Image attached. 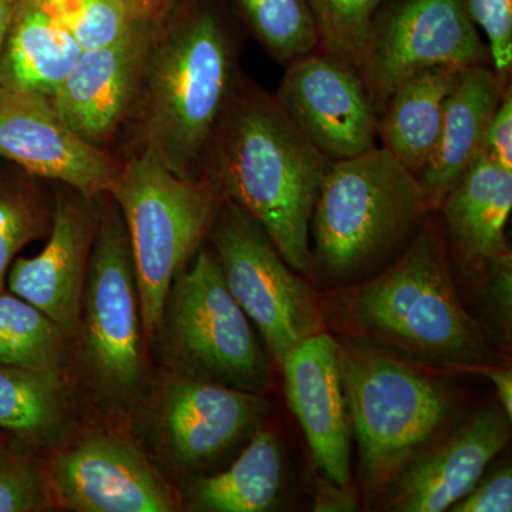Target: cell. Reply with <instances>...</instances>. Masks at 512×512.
Masks as SVG:
<instances>
[{"label": "cell", "mask_w": 512, "mask_h": 512, "mask_svg": "<svg viewBox=\"0 0 512 512\" xmlns=\"http://www.w3.org/2000/svg\"><path fill=\"white\" fill-rule=\"evenodd\" d=\"M326 328L431 369L494 365L490 330L458 296L443 222L427 217L377 274L320 295Z\"/></svg>", "instance_id": "6da1fadb"}, {"label": "cell", "mask_w": 512, "mask_h": 512, "mask_svg": "<svg viewBox=\"0 0 512 512\" xmlns=\"http://www.w3.org/2000/svg\"><path fill=\"white\" fill-rule=\"evenodd\" d=\"M238 45L217 0H180L158 20L126 126L131 153L204 175L212 138L237 89ZM127 128V130H128Z\"/></svg>", "instance_id": "7a4b0ae2"}, {"label": "cell", "mask_w": 512, "mask_h": 512, "mask_svg": "<svg viewBox=\"0 0 512 512\" xmlns=\"http://www.w3.org/2000/svg\"><path fill=\"white\" fill-rule=\"evenodd\" d=\"M332 161L242 74L215 131L204 174L265 229L293 271L313 278L311 221Z\"/></svg>", "instance_id": "3957f363"}, {"label": "cell", "mask_w": 512, "mask_h": 512, "mask_svg": "<svg viewBox=\"0 0 512 512\" xmlns=\"http://www.w3.org/2000/svg\"><path fill=\"white\" fill-rule=\"evenodd\" d=\"M440 202L384 147L333 161L311 221L313 278L329 289L392 264Z\"/></svg>", "instance_id": "277c9868"}, {"label": "cell", "mask_w": 512, "mask_h": 512, "mask_svg": "<svg viewBox=\"0 0 512 512\" xmlns=\"http://www.w3.org/2000/svg\"><path fill=\"white\" fill-rule=\"evenodd\" d=\"M350 424L369 494H386L403 468L436 443L456 410L447 383L402 356L340 338Z\"/></svg>", "instance_id": "5b68a950"}, {"label": "cell", "mask_w": 512, "mask_h": 512, "mask_svg": "<svg viewBox=\"0 0 512 512\" xmlns=\"http://www.w3.org/2000/svg\"><path fill=\"white\" fill-rule=\"evenodd\" d=\"M109 195L126 224L143 335L151 345L160 335L175 276L210 235L225 195L210 175L185 180L146 153L124 157Z\"/></svg>", "instance_id": "8992f818"}, {"label": "cell", "mask_w": 512, "mask_h": 512, "mask_svg": "<svg viewBox=\"0 0 512 512\" xmlns=\"http://www.w3.org/2000/svg\"><path fill=\"white\" fill-rule=\"evenodd\" d=\"M158 339L177 375L259 394L271 382V360L212 249L200 248L191 268L175 276Z\"/></svg>", "instance_id": "52a82bcc"}, {"label": "cell", "mask_w": 512, "mask_h": 512, "mask_svg": "<svg viewBox=\"0 0 512 512\" xmlns=\"http://www.w3.org/2000/svg\"><path fill=\"white\" fill-rule=\"evenodd\" d=\"M208 239L229 292L276 365L303 340L328 330L320 293L286 264L265 229L235 202L225 198Z\"/></svg>", "instance_id": "ba28073f"}, {"label": "cell", "mask_w": 512, "mask_h": 512, "mask_svg": "<svg viewBox=\"0 0 512 512\" xmlns=\"http://www.w3.org/2000/svg\"><path fill=\"white\" fill-rule=\"evenodd\" d=\"M79 332L94 384L111 399L134 396L144 379L140 298L126 224L109 194L101 195Z\"/></svg>", "instance_id": "9c48e42d"}, {"label": "cell", "mask_w": 512, "mask_h": 512, "mask_svg": "<svg viewBox=\"0 0 512 512\" xmlns=\"http://www.w3.org/2000/svg\"><path fill=\"white\" fill-rule=\"evenodd\" d=\"M488 59L467 0H399L377 12L357 73L379 116L393 90L414 74Z\"/></svg>", "instance_id": "30bf717a"}, {"label": "cell", "mask_w": 512, "mask_h": 512, "mask_svg": "<svg viewBox=\"0 0 512 512\" xmlns=\"http://www.w3.org/2000/svg\"><path fill=\"white\" fill-rule=\"evenodd\" d=\"M0 158L87 197L109 194L124 158L94 146L63 120L50 97L0 86Z\"/></svg>", "instance_id": "8fae6325"}, {"label": "cell", "mask_w": 512, "mask_h": 512, "mask_svg": "<svg viewBox=\"0 0 512 512\" xmlns=\"http://www.w3.org/2000/svg\"><path fill=\"white\" fill-rule=\"evenodd\" d=\"M53 504L77 512H171L180 495L130 441L87 437L47 467Z\"/></svg>", "instance_id": "7c38bea8"}, {"label": "cell", "mask_w": 512, "mask_h": 512, "mask_svg": "<svg viewBox=\"0 0 512 512\" xmlns=\"http://www.w3.org/2000/svg\"><path fill=\"white\" fill-rule=\"evenodd\" d=\"M275 97L332 163L376 147L377 113L359 73L322 49L286 64Z\"/></svg>", "instance_id": "4fadbf2b"}, {"label": "cell", "mask_w": 512, "mask_h": 512, "mask_svg": "<svg viewBox=\"0 0 512 512\" xmlns=\"http://www.w3.org/2000/svg\"><path fill=\"white\" fill-rule=\"evenodd\" d=\"M49 241L33 258L10 265L6 289L32 303L66 332L76 335L90 258L101 218V197L59 184Z\"/></svg>", "instance_id": "5bb4252c"}, {"label": "cell", "mask_w": 512, "mask_h": 512, "mask_svg": "<svg viewBox=\"0 0 512 512\" xmlns=\"http://www.w3.org/2000/svg\"><path fill=\"white\" fill-rule=\"evenodd\" d=\"M160 19H133L119 39L83 50L52 97L63 120L94 146L106 148L126 126Z\"/></svg>", "instance_id": "9a60e30c"}, {"label": "cell", "mask_w": 512, "mask_h": 512, "mask_svg": "<svg viewBox=\"0 0 512 512\" xmlns=\"http://www.w3.org/2000/svg\"><path fill=\"white\" fill-rule=\"evenodd\" d=\"M268 402L259 393L171 372L158 389L156 420L175 463L195 467L220 456L254 429Z\"/></svg>", "instance_id": "2e32d148"}, {"label": "cell", "mask_w": 512, "mask_h": 512, "mask_svg": "<svg viewBox=\"0 0 512 512\" xmlns=\"http://www.w3.org/2000/svg\"><path fill=\"white\" fill-rule=\"evenodd\" d=\"M511 417L501 404L481 409L431 444L403 468L387 491V507L399 512H441L466 497L510 440Z\"/></svg>", "instance_id": "e0dca14e"}, {"label": "cell", "mask_w": 512, "mask_h": 512, "mask_svg": "<svg viewBox=\"0 0 512 512\" xmlns=\"http://www.w3.org/2000/svg\"><path fill=\"white\" fill-rule=\"evenodd\" d=\"M279 366L286 399L305 433L315 466L333 483L350 484L352 424L338 339L326 330L303 340Z\"/></svg>", "instance_id": "ac0fdd59"}, {"label": "cell", "mask_w": 512, "mask_h": 512, "mask_svg": "<svg viewBox=\"0 0 512 512\" xmlns=\"http://www.w3.org/2000/svg\"><path fill=\"white\" fill-rule=\"evenodd\" d=\"M512 208V171L481 154L440 202L447 245L483 278L494 262L511 256L505 225Z\"/></svg>", "instance_id": "d6986e66"}, {"label": "cell", "mask_w": 512, "mask_h": 512, "mask_svg": "<svg viewBox=\"0 0 512 512\" xmlns=\"http://www.w3.org/2000/svg\"><path fill=\"white\" fill-rule=\"evenodd\" d=\"M510 84L487 64L463 69L448 97L436 153L417 177L441 202L484 153L485 136Z\"/></svg>", "instance_id": "ffe728a7"}, {"label": "cell", "mask_w": 512, "mask_h": 512, "mask_svg": "<svg viewBox=\"0 0 512 512\" xmlns=\"http://www.w3.org/2000/svg\"><path fill=\"white\" fill-rule=\"evenodd\" d=\"M82 52L46 0H20L0 52V86L52 99Z\"/></svg>", "instance_id": "44dd1931"}, {"label": "cell", "mask_w": 512, "mask_h": 512, "mask_svg": "<svg viewBox=\"0 0 512 512\" xmlns=\"http://www.w3.org/2000/svg\"><path fill=\"white\" fill-rule=\"evenodd\" d=\"M461 72L436 67L414 74L393 90L377 116L382 147L413 174L419 175L436 153L447 100Z\"/></svg>", "instance_id": "7402d4cb"}, {"label": "cell", "mask_w": 512, "mask_h": 512, "mask_svg": "<svg viewBox=\"0 0 512 512\" xmlns=\"http://www.w3.org/2000/svg\"><path fill=\"white\" fill-rule=\"evenodd\" d=\"M281 484V448L274 433L261 430L228 470L191 485L188 505L197 511L264 512L275 504Z\"/></svg>", "instance_id": "603a6c76"}, {"label": "cell", "mask_w": 512, "mask_h": 512, "mask_svg": "<svg viewBox=\"0 0 512 512\" xmlns=\"http://www.w3.org/2000/svg\"><path fill=\"white\" fill-rule=\"evenodd\" d=\"M66 413V383L60 372L0 366V430L35 447L55 436Z\"/></svg>", "instance_id": "cb8c5ba5"}, {"label": "cell", "mask_w": 512, "mask_h": 512, "mask_svg": "<svg viewBox=\"0 0 512 512\" xmlns=\"http://www.w3.org/2000/svg\"><path fill=\"white\" fill-rule=\"evenodd\" d=\"M42 181L0 158V291L20 251L52 227L55 200L50 204Z\"/></svg>", "instance_id": "d4e9b609"}, {"label": "cell", "mask_w": 512, "mask_h": 512, "mask_svg": "<svg viewBox=\"0 0 512 512\" xmlns=\"http://www.w3.org/2000/svg\"><path fill=\"white\" fill-rule=\"evenodd\" d=\"M69 336L42 311L0 291V366L60 372Z\"/></svg>", "instance_id": "484cf974"}, {"label": "cell", "mask_w": 512, "mask_h": 512, "mask_svg": "<svg viewBox=\"0 0 512 512\" xmlns=\"http://www.w3.org/2000/svg\"><path fill=\"white\" fill-rule=\"evenodd\" d=\"M255 39L279 63H291L320 47L306 0H235Z\"/></svg>", "instance_id": "4316f807"}, {"label": "cell", "mask_w": 512, "mask_h": 512, "mask_svg": "<svg viewBox=\"0 0 512 512\" xmlns=\"http://www.w3.org/2000/svg\"><path fill=\"white\" fill-rule=\"evenodd\" d=\"M319 49L359 72L373 20L386 0H306Z\"/></svg>", "instance_id": "83f0119b"}, {"label": "cell", "mask_w": 512, "mask_h": 512, "mask_svg": "<svg viewBox=\"0 0 512 512\" xmlns=\"http://www.w3.org/2000/svg\"><path fill=\"white\" fill-rule=\"evenodd\" d=\"M53 505L46 466L33 447L0 430V512H39Z\"/></svg>", "instance_id": "f1b7e54d"}, {"label": "cell", "mask_w": 512, "mask_h": 512, "mask_svg": "<svg viewBox=\"0 0 512 512\" xmlns=\"http://www.w3.org/2000/svg\"><path fill=\"white\" fill-rule=\"evenodd\" d=\"M46 3L82 50L109 45L126 32L133 20L121 0H46Z\"/></svg>", "instance_id": "f546056e"}, {"label": "cell", "mask_w": 512, "mask_h": 512, "mask_svg": "<svg viewBox=\"0 0 512 512\" xmlns=\"http://www.w3.org/2000/svg\"><path fill=\"white\" fill-rule=\"evenodd\" d=\"M468 15L484 30L494 70L508 77L512 69V0H467Z\"/></svg>", "instance_id": "4dcf8cb0"}, {"label": "cell", "mask_w": 512, "mask_h": 512, "mask_svg": "<svg viewBox=\"0 0 512 512\" xmlns=\"http://www.w3.org/2000/svg\"><path fill=\"white\" fill-rule=\"evenodd\" d=\"M453 512H510L512 510V473L505 466L495 471L450 508Z\"/></svg>", "instance_id": "1f68e13d"}, {"label": "cell", "mask_w": 512, "mask_h": 512, "mask_svg": "<svg viewBox=\"0 0 512 512\" xmlns=\"http://www.w3.org/2000/svg\"><path fill=\"white\" fill-rule=\"evenodd\" d=\"M485 156L512 171V93L508 87L485 136Z\"/></svg>", "instance_id": "d6a6232c"}, {"label": "cell", "mask_w": 512, "mask_h": 512, "mask_svg": "<svg viewBox=\"0 0 512 512\" xmlns=\"http://www.w3.org/2000/svg\"><path fill=\"white\" fill-rule=\"evenodd\" d=\"M316 495L313 503L315 512H350L359 507L352 485L333 483L328 478L316 477Z\"/></svg>", "instance_id": "836d02e7"}, {"label": "cell", "mask_w": 512, "mask_h": 512, "mask_svg": "<svg viewBox=\"0 0 512 512\" xmlns=\"http://www.w3.org/2000/svg\"><path fill=\"white\" fill-rule=\"evenodd\" d=\"M473 372L481 373L494 384L498 400L508 417L512 419V372L510 367L485 365L477 367Z\"/></svg>", "instance_id": "e575fe53"}, {"label": "cell", "mask_w": 512, "mask_h": 512, "mask_svg": "<svg viewBox=\"0 0 512 512\" xmlns=\"http://www.w3.org/2000/svg\"><path fill=\"white\" fill-rule=\"evenodd\" d=\"M133 19H160L180 0H121Z\"/></svg>", "instance_id": "d590c367"}, {"label": "cell", "mask_w": 512, "mask_h": 512, "mask_svg": "<svg viewBox=\"0 0 512 512\" xmlns=\"http://www.w3.org/2000/svg\"><path fill=\"white\" fill-rule=\"evenodd\" d=\"M20 0H0V52H2L3 43L15 18Z\"/></svg>", "instance_id": "8d00e7d4"}]
</instances>
